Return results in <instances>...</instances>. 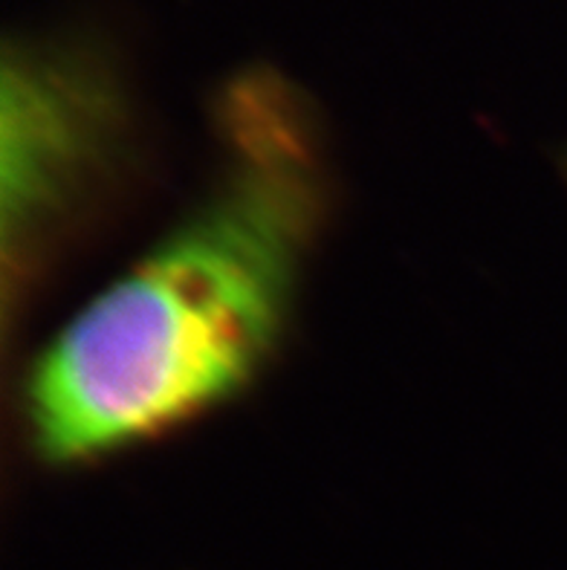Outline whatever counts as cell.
<instances>
[{
  "instance_id": "7a4b0ae2",
  "label": "cell",
  "mask_w": 567,
  "mask_h": 570,
  "mask_svg": "<svg viewBox=\"0 0 567 570\" xmlns=\"http://www.w3.org/2000/svg\"><path fill=\"white\" fill-rule=\"evenodd\" d=\"M125 134L114 65L87 38H9L3 50V253L32 249L108 168Z\"/></svg>"
},
{
  "instance_id": "6da1fadb",
  "label": "cell",
  "mask_w": 567,
  "mask_h": 570,
  "mask_svg": "<svg viewBox=\"0 0 567 570\" xmlns=\"http://www.w3.org/2000/svg\"><path fill=\"white\" fill-rule=\"evenodd\" d=\"M206 195L67 322L27 376L29 443L76 463L154 438L250 385L284 336L328 203L299 90L237 76Z\"/></svg>"
}]
</instances>
